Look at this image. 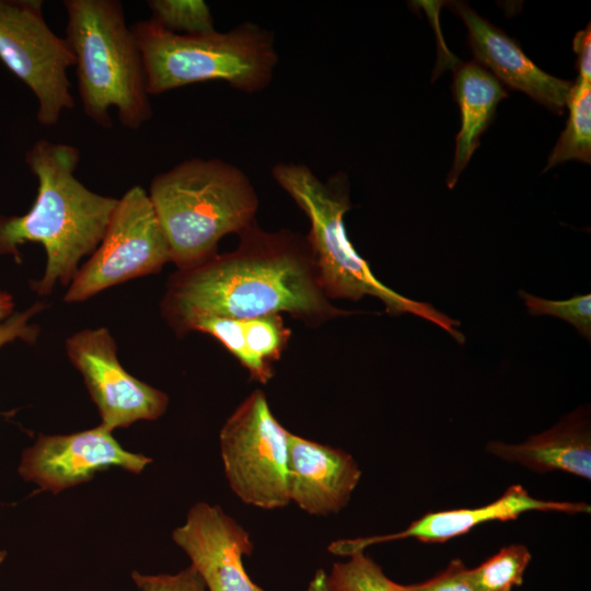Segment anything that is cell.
Here are the masks:
<instances>
[{
	"label": "cell",
	"mask_w": 591,
	"mask_h": 591,
	"mask_svg": "<svg viewBox=\"0 0 591 591\" xmlns=\"http://www.w3.org/2000/svg\"><path fill=\"white\" fill-rule=\"evenodd\" d=\"M237 247L189 268L166 283L161 313L179 333L201 315L253 318L288 313L318 325L352 311L325 294L306 237L287 229L266 231L256 221L239 233Z\"/></svg>",
	"instance_id": "1"
},
{
	"label": "cell",
	"mask_w": 591,
	"mask_h": 591,
	"mask_svg": "<svg viewBox=\"0 0 591 591\" xmlns=\"http://www.w3.org/2000/svg\"><path fill=\"white\" fill-rule=\"evenodd\" d=\"M78 148L40 139L25 154L37 178V195L22 216H0V255L21 260L20 246L39 243L46 253L45 271L31 287L49 296L56 285L69 286L83 257L100 244L118 198L88 188L76 176Z\"/></svg>",
	"instance_id": "2"
},
{
	"label": "cell",
	"mask_w": 591,
	"mask_h": 591,
	"mask_svg": "<svg viewBox=\"0 0 591 591\" xmlns=\"http://www.w3.org/2000/svg\"><path fill=\"white\" fill-rule=\"evenodd\" d=\"M271 175L310 221L306 236L314 256L321 286L329 299L358 301L364 296L378 298L392 315L409 313L445 331L463 344L460 322L430 303L409 299L382 283L347 236L344 218L351 208L349 181L337 172L326 181L303 163H277Z\"/></svg>",
	"instance_id": "3"
},
{
	"label": "cell",
	"mask_w": 591,
	"mask_h": 591,
	"mask_svg": "<svg viewBox=\"0 0 591 591\" xmlns=\"http://www.w3.org/2000/svg\"><path fill=\"white\" fill-rule=\"evenodd\" d=\"M148 195L177 269L216 255L223 236L256 221L259 205L247 175L220 159L185 160L155 175Z\"/></svg>",
	"instance_id": "4"
},
{
	"label": "cell",
	"mask_w": 591,
	"mask_h": 591,
	"mask_svg": "<svg viewBox=\"0 0 591 591\" xmlns=\"http://www.w3.org/2000/svg\"><path fill=\"white\" fill-rule=\"evenodd\" d=\"M66 39L74 56L84 114L113 128L111 111L131 130L152 117L142 55L117 0H66Z\"/></svg>",
	"instance_id": "5"
},
{
	"label": "cell",
	"mask_w": 591,
	"mask_h": 591,
	"mask_svg": "<svg viewBox=\"0 0 591 591\" xmlns=\"http://www.w3.org/2000/svg\"><path fill=\"white\" fill-rule=\"evenodd\" d=\"M130 27L149 95L215 80L243 93L260 92L270 84L279 60L274 34L253 22L202 35L175 34L151 19Z\"/></svg>",
	"instance_id": "6"
},
{
	"label": "cell",
	"mask_w": 591,
	"mask_h": 591,
	"mask_svg": "<svg viewBox=\"0 0 591 591\" xmlns=\"http://www.w3.org/2000/svg\"><path fill=\"white\" fill-rule=\"evenodd\" d=\"M289 433L260 390L246 396L225 420L219 434L222 465L241 501L265 510L291 503Z\"/></svg>",
	"instance_id": "7"
},
{
	"label": "cell",
	"mask_w": 591,
	"mask_h": 591,
	"mask_svg": "<svg viewBox=\"0 0 591 591\" xmlns=\"http://www.w3.org/2000/svg\"><path fill=\"white\" fill-rule=\"evenodd\" d=\"M171 262V253L148 192L130 187L112 213L105 233L79 268L65 302L79 303L131 279L152 275Z\"/></svg>",
	"instance_id": "8"
},
{
	"label": "cell",
	"mask_w": 591,
	"mask_h": 591,
	"mask_svg": "<svg viewBox=\"0 0 591 591\" xmlns=\"http://www.w3.org/2000/svg\"><path fill=\"white\" fill-rule=\"evenodd\" d=\"M0 60L34 93L40 125L53 127L73 108L68 69L74 56L46 23L43 1L0 0Z\"/></svg>",
	"instance_id": "9"
},
{
	"label": "cell",
	"mask_w": 591,
	"mask_h": 591,
	"mask_svg": "<svg viewBox=\"0 0 591 591\" xmlns=\"http://www.w3.org/2000/svg\"><path fill=\"white\" fill-rule=\"evenodd\" d=\"M65 348L97 407L100 425L109 431L165 413L169 396L125 370L107 328L81 329L67 338Z\"/></svg>",
	"instance_id": "10"
},
{
	"label": "cell",
	"mask_w": 591,
	"mask_h": 591,
	"mask_svg": "<svg viewBox=\"0 0 591 591\" xmlns=\"http://www.w3.org/2000/svg\"><path fill=\"white\" fill-rule=\"evenodd\" d=\"M112 432L99 425L68 434H39L23 451L19 474L42 490L58 494L108 467L141 473L152 460L124 449Z\"/></svg>",
	"instance_id": "11"
},
{
	"label": "cell",
	"mask_w": 591,
	"mask_h": 591,
	"mask_svg": "<svg viewBox=\"0 0 591 591\" xmlns=\"http://www.w3.org/2000/svg\"><path fill=\"white\" fill-rule=\"evenodd\" d=\"M173 542L190 559L208 591H264L252 581L243 557L252 555L250 533L218 505L197 502L173 530Z\"/></svg>",
	"instance_id": "12"
},
{
	"label": "cell",
	"mask_w": 591,
	"mask_h": 591,
	"mask_svg": "<svg viewBox=\"0 0 591 591\" xmlns=\"http://www.w3.org/2000/svg\"><path fill=\"white\" fill-rule=\"evenodd\" d=\"M530 511H555L569 514L590 513V505L578 501H556L535 498L521 485H512L495 501L476 508L428 512L403 531L351 540H338L328 546L331 554L348 557L380 543L416 538L422 543H443L468 533L490 521L515 520Z\"/></svg>",
	"instance_id": "13"
},
{
	"label": "cell",
	"mask_w": 591,
	"mask_h": 591,
	"mask_svg": "<svg viewBox=\"0 0 591 591\" xmlns=\"http://www.w3.org/2000/svg\"><path fill=\"white\" fill-rule=\"evenodd\" d=\"M289 497L316 517L340 512L361 478V470L346 451L289 433Z\"/></svg>",
	"instance_id": "14"
},
{
	"label": "cell",
	"mask_w": 591,
	"mask_h": 591,
	"mask_svg": "<svg viewBox=\"0 0 591 591\" xmlns=\"http://www.w3.org/2000/svg\"><path fill=\"white\" fill-rule=\"evenodd\" d=\"M468 32L475 61L501 83L522 91L551 111L563 114L571 82L540 69L503 31L464 3L453 4Z\"/></svg>",
	"instance_id": "15"
},
{
	"label": "cell",
	"mask_w": 591,
	"mask_h": 591,
	"mask_svg": "<svg viewBox=\"0 0 591 591\" xmlns=\"http://www.w3.org/2000/svg\"><path fill=\"white\" fill-rule=\"evenodd\" d=\"M486 450L503 461L535 473L565 472L591 479L590 409L579 407L549 429L522 443L491 441Z\"/></svg>",
	"instance_id": "16"
},
{
	"label": "cell",
	"mask_w": 591,
	"mask_h": 591,
	"mask_svg": "<svg viewBox=\"0 0 591 591\" xmlns=\"http://www.w3.org/2000/svg\"><path fill=\"white\" fill-rule=\"evenodd\" d=\"M189 332H200L217 339L251 378L262 384L274 376V364L287 348L291 335L280 314L253 318L201 315L188 320L178 335Z\"/></svg>",
	"instance_id": "17"
},
{
	"label": "cell",
	"mask_w": 591,
	"mask_h": 591,
	"mask_svg": "<svg viewBox=\"0 0 591 591\" xmlns=\"http://www.w3.org/2000/svg\"><path fill=\"white\" fill-rule=\"evenodd\" d=\"M453 85L461 111V129L455 139L453 165L447 177L449 188L456 184L479 146V138L491 123L497 105L508 96L502 84L475 60L456 69Z\"/></svg>",
	"instance_id": "18"
},
{
	"label": "cell",
	"mask_w": 591,
	"mask_h": 591,
	"mask_svg": "<svg viewBox=\"0 0 591 591\" xmlns=\"http://www.w3.org/2000/svg\"><path fill=\"white\" fill-rule=\"evenodd\" d=\"M569 117L549 154L544 172L569 160L591 162V83L571 84L567 104Z\"/></svg>",
	"instance_id": "19"
},
{
	"label": "cell",
	"mask_w": 591,
	"mask_h": 591,
	"mask_svg": "<svg viewBox=\"0 0 591 591\" xmlns=\"http://www.w3.org/2000/svg\"><path fill=\"white\" fill-rule=\"evenodd\" d=\"M531 558L526 546L510 544L479 566L470 568V577L477 591H511L523 583Z\"/></svg>",
	"instance_id": "20"
},
{
	"label": "cell",
	"mask_w": 591,
	"mask_h": 591,
	"mask_svg": "<svg viewBox=\"0 0 591 591\" xmlns=\"http://www.w3.org/2000/svg\"><path fill=\"white\" fill-rule=\"evenodd\" d=\"M327 576L333 591H407L405 584L391 580L366 552L334 563Z\"/></svg>",
	"instance_id": "21"
},
{
	"label": "cell",
	"mask_w": 591,
	"mask_h": 591,
	"mask_svg": "<svg viewBox=\"0 0 591 591\" xmlns=\"http://www.w3.org/2000/svg\"><path fill=\"white\" fill-rule=\"evenodd\" d=\"M151 20L179 35H202L213 31L209 5L202 0H150Z\"/></svg>",
	"instance_id": "22"
},
{
	"label": "cell",
	"mask_w": 591,
	"mask_h": 591,
	"mask_svg": "<svg viewBox=\"0 0 591 591\" xmlns=\"http://www.w3.org/2000/svg\"><path fill=\"white\" fill-rule=\"evenodd\" d=\"M531 315H552L570 323L586 339H591V296H573L568 300H548L519 291Z\"/></svg>",
	"instance_id": "23"
},
{
	"label": "cell",
	"mask_w": 591,
	"mask_h": 591,
	"mask_svg": "<svg viewBox=\"0 0 591 591\" xmlns=\"http://www.w3.org/2000/svg\"><path fill=\"white\" fill-rule=\"evenodd\" d=\"M131 578L140 591H208L202 578L192 566L175 575L132 571Z\"/></svg>",
	"instance_id": "24"
},
{
	"label": "cell",
	"mask_w": 591,
	"mask_h": 591,
	"mask_svg": "<svg viewBox=\"0 0 591 591\" xmlns=\"http://www.w3.org/2000/svg\"><path fill=\"white\" fill-rule=\"evenodd\" d=\"M405 586L407 591H477L470 577V568L459 558L452 559L431 579Z\"/></svg>",
	"instance_id": "25"
},
{
	"label": "cell",
	"mask_w": 591,
	"mask_h": 591,
	"mask_svg": "<svg viewBox=\"0 0 591 591\" xmlns=\"http://www.w3.org/2000/svg\"><path fill=\"white\" fill-rule=\"evenodd\" d=\"M43 302H36L23 312L13 313L0 322V348L18 339L34 343L37 339L39 327L30 321L45 309Z\"/></svg>",
	"instance_id": "26"
},
{
	"label": "cell",
	"mask_w": 591,
	"mask_h": 591,
	"mask_svg": "<svg viewBox=\"0 0 591 591\" xmlns=\"http://www.w3.org/2000/svg\"><path fill=\"white\" fill-rule=\"evenodd\" d=\"M573 50L578 56L579 76L577 81L591 83V32L590 23L579 31L573 38Z\"/></svg>",
	"instance_id": "27"
},
{
	"label": "cell",
	"mask_w": 591,
	"mask_h": 591,
	"mask_svg": "<svg viewBox=\"0 0 591 591\" xmlns=\"http://www.w3.org/2000/svg\"><path fill=\"white\" fill-rule=\"evenodd\" d=\"M306 591H333L329 582L327 572L324 569H317L310 580Z\"/></svg>",
	"instance_id": "28"
},
{
	"label": "cell",
	"mask_w": 591,
	"mask_h": 591,
	"mask_svg": "<svg viewBox=\"0 0 591 591\" xmlns=\"http://www.w3.org/2000/svg\"><path fill=\"white\" fill-rule=\"evenodd\" d=\"M14 300L13 297L0 290V322L7 320L13 314Z\"/></svg>",
	"instance_id": "29"
},
{
	"label": "cell",
	"mask_w": 591,
	"mask_h": 591,
	"mask_svg": "<svg viewBox=\"0 0 591 591\" xmlns=\"http://www.w3.org/2000/svg\"><path fill=\"white\" fill-rule=\"evenodd\" d=\"M7 553L0 549V564L4 560Z\"/></svg>",
	"instance_id": "30"
}]
</instances>
